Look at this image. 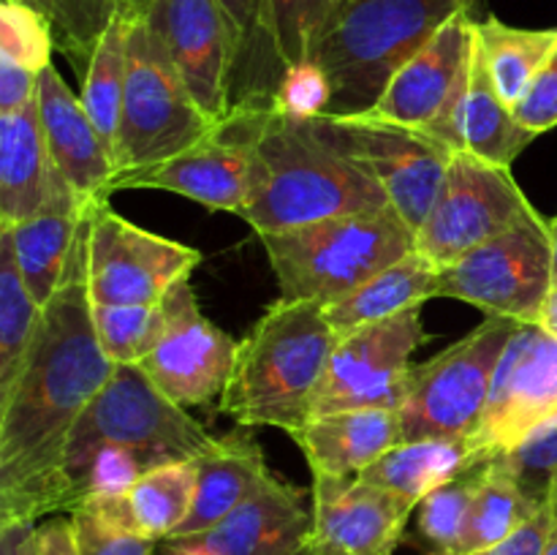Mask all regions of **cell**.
Wrapping results in <instances>:
<instances>
[{
  "label": "cell",
  "mask_w": 557,
  "mask_h": 555,
  "mask_svg": "<svg viewBox=\"0 0 557 555\" xmlns=\"http://www.w3.org/2000/svg\"><path fill=\"white\" fill-rule=\"evenodd\" d=\"M90 215L92 207L14 384L0 392V522L63 515L69 435L117 368L98 343L87 292Z\"/></svg>",
  "instance_id": "6da1fadb"
},
{
  "label": "cell",
  "mask_w": 557,
  "mask_h": 555,
  "mask_svg": "<svg viewBox=\"0 0 557 555\" xmlns=\"http://www.w3.org/2000/svg\"><path fill=\"white\" fill-rule=\"evenodd\" d=\"M228 118L248 134L259 158L253 196L239 215L256 234L392 207L381 185L321 139L310 120L288 118L277 109L232 112Z\"/></svg>",
  "instance_id": "7a4b0ae2"
},
{
  "label": "cell",
  "mask_w": 557,
  "mask_h": 555,
  "mask_svg": "<svg viewBox=\"0 0 557 555\" xmlns=\"http://www.w3.org/2000/svg\"><path fill=\"white\" fill-rule=\"evenodd\" d=\"M341 332L321 299H277L239 341L237 362L218 408L239 428L297 433L313 414Z\"/></svg>",
  "instance_id": "3957f363"
},
{
  "label": "cell",
  "mask_w": 557,
  "mask_h": 555,
  "mask_svg": "<svg viewBox=\"0 0 557 555\" xmlns=\"http://www.w3.org/2000/svg\"><path fill=\"white\" fill-rule=\"evenodd\" d=\"M457 0H341L332 5L310 60L332 85L330 114H364L392 76L460 14Z\"/></svg>",
  "instance_id": "277c9868"
},
{
  "label": "cell",
  "mask_w": 557,
  "mask_h": 555,
  "mask_svg": "<svg viewBox=\"0 0 557 555\" xmlns=\"http://www.w3.org/2000/svg\"><path fill=\"white\" fill-rule=\"evenodd\" d=\"M281 299L337 303L389 264L417 250V234L395 212H346L288 232L259 234Z\"/></svg>",
  "instance_id": "5b68a950"
},
{
  "label": "cell",
  "mask_w": 557,
  "mask_h": 555,
  "mask_svg": "<svg viewBox=\"0 0 557 555\" xmlns=\"http://www.w3.org/2000/svg\"><path fill=\"white\" fill-rule=\"evenodd\" d=\"M125 54L123 107L112 147L117 177L169 161L223 125L201 112L163 41L139 11H131Z\"/></svg>",
  "instance_id": "8992f818"
},
{
  "label": "cell",
  "mask_w": 557,
  "mask_h": 555,
  "mask_svg": "<svg viewBox=\"0 0 557 555\" xmlns=\"http://www.w3.org/2000/svg\"><path fill=\"white\" fill-rule=\"evenodd\" d=\"M520 321L484 316L476 330L422 365H411L400 408L403 441L476 439L493 375Z\"/></svg>",
  "instance_id": "52a82bcc"
},
{
  "label": "cell",
  "mask_w": 557,
  "mask_h": 555,
  "mask_svg": "<svg viewBox=\"0 0 557 555\" xmlns=\"http://www.w3.org/2000/svg\"><path fill=\"white\" fill-rule=\"evenodd\" d=\"M553 283V229L533 207L498 237L438 270L433 299H460L484 316L539 324Z\"/></svg>",
  "instance_id": "ba28073f"
},
{
  "label": "cell",
  "mask_w": 557,
  "mask_h": 555,
  "mask_svg": "<svg viewBox=\"0 0 557 555\" xmlns=\"http://www.w3.org/2000/svg\"><path fill=\"white\" fill-rule=\"evenodd\" d=\"M215 441L199 419L163 395L139 365H117L71 430L65 462L98 444H120L169 466L196 460Z\"/></svg>",
  "instance_id": "9c48e42d"
},
{
  "label": "cell",
  "mask_w": 557,
  "mask_h": 555,
  "mask_svg": "<svg viewBox=\"0 0 557 555\" xmlns=\"http://www.w3.org/2000/svg\"><path fill=\"white\" fill-rule=\"evenodd\" d=\"M310 125L381 185L397 215L417 234L438 196L455 150L422 131L370 114H321Z\"/></svg>",
  "instance_id": "30bf717a"
},
{
  "label": "cell",
  "mask_w": 557,
  "mask_h": 555,
  "mask_svg": "<svg viewBox=\"0 0 557 555\" xmlns=\"http://www.w3.org/2000/svg\"><path fill=\"white\" fill-rule=\"evenodd\" d=\"M531 210L509 166L455 150L438 196L417 232V250L444 270Z\"/></svg>",
  "instance_id": "8fae6325"
},
{
  "label": "cell",
  "mask_w": 557,
  "mask_h": 555,
  "mask_svg": "<svg viewBox=\"0 0 557 555\" xmlns=\"http://www.w3.org/2000/svg\"><path fill=\"white\" fill-rule=\"evenodd\" d=\"M201 250L161 237L96 199L87 239V292L92 305H156L190 278Z\"/></svg>",
  "instance_id": "7c38bea8"
},
{
  "label": "cell",
  "mask_w": 557,
  "mask_h": 555,
  "mask_svg": "<svg viewBox=\"0 0 557 555\" xmlns=\"http://www.w3.org/2000/svg\"><path fill=\"white\" fill-rule=\"evenodd\" d=\"M428 341L422 308L343 332L310 417L351 408H400L413 351Z\"/></svg>",
  "instance_id": "4fadbf2b"
},
{
  "label": "cell",
  "mask_w": 557,
  "mask_h": 555,
  "mask_svg": "<svg viewBox=\"0 0 557 555\" xmlns=\"http://www.w3.org/2000/svg\"><path fill=\"white\" fill-rule=\"evenodd\" d=\"M163 308L166 335L139 368L177 406H207L232 381L239 341L201 313L190 278L163 297Z\"/></svg>",
  "instance_id": "5bb4252c"
},
{
  "label": "cell",
  "mask_w": 557,
  "mask_h": 555,
  "mask_svg": "<svg viewBox=\"0 0 557 555\" xmlns=\"http://www.w3.org/2000/svg\"><path fill=\"white\" fill-rule=\"evenodd\" d=\"M555 414L557 337L542 324H520L495 368L476 441L493 455H500L515 449Z\"/></svg>",
  "instance_id": "9a60e30c"
},
{
  "label": "cell",
  "mask_w": 557,
  "mask_h": 555,
  "mask_svg": "<svg viewBox=\"0 0 557 555\" xmlns=\"http://www.w3.org/2000/svg\"><path fill=\"white\" fill-rule=\"evenodd\" d=\"M256 174L259 158L253 141L239 128L237 120L228 118L215 134L169 161L114 177L109 196L114 190H169L210 210L243 215L253 196Z\"/></svg>",
  "instance_id": "2e32d148"
},
{
  "label": "cell",
  "mask_w": 557,
  "mask_h": 555,
  "mask_svg": "<svg viewBox=\"0 0 557 555\" xmlns=\"http://www.w3.org/2000/svg\"><path fill=\"white\" fill-rule=\"evenodd\" d=\"M147 25L166 47L201 112L215 123L232 114L234 36L218 0H156Z\"/></svg>",
  "instance_id": "e0dca14e"
},
{
  "label": "cell",
  "mask_w": 557,
  "mask_h": 555,
  "mask_svg": "<svg viewBox=\"0 0 557 555\" xmlns=\"http://www.w3.org/2000/svg\"><path fill=\"white\" fill-rule=\"evenodd\" d=\"M417 504L359 477H313L315 555H392Z\"/></svg>",
  "instance_id": "ac0fdd59"
},
{
  "label": "cell",
  "mask_w": 557,
  "mask_h": 555,
  "mask_svg": "<svg viewBox=\"0 0 557 555\" xmlns=\"http://www.w3.org/2000/svg\"><path fill=\"white\" fill-rule=\"evenodd\" d=\"M308 495L286 479L270 477L248 501L210 531L166 539L201 555H315L313 506Z\"/></svg>",
  "instance_id": "d6986e66"
},
{
  "label": "cell",
  "mask_w": 557,
  "mask_h": 555,
  "mask_svg": "<svg viewBox=\"0 0 557 555\" xmlns=\"http://www.w3.org/2000/svg\"><path fill=\"white\" fill-rule=\"evenodd\" d=\"M473 49V20L468 11L451 16L386 85L370 118L428 134L455 98Z\"/></svg>",
  "instance_id": "ffe728a7"
},
{
  "label": "cell",
  "mask_w": 557,
  "mask_h": 555,
  "mask_svg": "<svg viewBox=\"0 0 557 555\" xmlns=\"http://www.w3.org/2000/svg\"><path fill=\"white\" fill-rule=\"evenodd\" d=\"M44 139L38 101L0 114V223L14 226L25 218L60 207H82Z\"/></svg>",
  "instance_id": "44dd1931"
},
{
  "label": "cell",
  "mask_w": 557,
  "mask_h": 555,
  "mask_svg": "<svg viewBox=\"0 0 557 555\" xmlns=\"http://www.w3.org/2000/svg\"><path fill=\"white\" fill-rule=\"evenodd\" d=\"M36 101L44 139L65 183L85 201L109 199V185L117 177L112 147L54 65H47L38 74Z\"/></svg>",
  "instance_id": "7402d4cb"
},
{
  "label": "cell",
  "mask_w": 557,
  "mask_h": 555,
  "mask_svg": "<svg viewBox=\"0 0 557 555\" xmlns=\"http://www.w3.org/2000/svg\"><path fill=\"white\" fill-rule=\"evenodd\" d=\"M428 136L444 141L451 150L473 152L484 161L509 169L517 156L536 139L531 131L517 123L515 109L506 107L504 98L495 90L482 52L476 47V38H473L466 76H462L446 112L428 131Z\"/></svg>",
  "instance_id": "603a6c76"
},
{
  "label": "cell",
  "mask_w": 557,
  "mask_h": 555,
  "mask_svg": "<svg viewBox=\"0 0 557 555\" xmlns=\"http://www.w3.org/2000/svg\"><path fill=\"white\" fill-rule=\"evenodd\" d=\"M313 477H359L403 441L397 408H351L310 417L292 435Z\"/></svg>",
  "instance_id": "cb8c5ba5"
},
{
  "label": "cell",
  "mask_w": 557,
  "mask_h": 555,
  "mask_svg": "<svg viewBox=\"0 0 557 555\" xmlns=\"http://www.w3.org/2000/svg\"><path fill=\"white\" fill-rule=\"evenodd\" d=\"M270 473L264 449L248 428L221 435L205 455L196 457L194 504L172 539L210 531L248 501Z\"/></svg>",
  "instance_id": "d4e9b609"
},
{
  "label": "cell",
  "mask_w": 557,
  "mask_h": 555,
  "mask_svg": "<svg viewBox=\"0 0 557 555\" xmlns=\"http://www.w3.org/2000/svg\"><path fill=\"white\" fill-rule=\"evenodd\" d=\"M194 493L196 460H183L152 468L125 493L87 501L82 506L123 531L163 542V539H172L185 522L194 504Z\"/></svg>",
  "instance_id": "484cf974"
},
{
  "label": "cell",
  "mask_w": 557,
  "mask_h": 555,
  "mask_svg": "<svg viewBox=\"0 0 557 555\" xmlns=\"http://www.w3.org/2000/svg\"><path fill=\"white\" fill-rule=\"evenodd\" d=\"M493 455L476 439H419L400 441L373 466L364 468L359 479L403 495L411 504H422L435 488L455 479L473 462Z\"/></svg>",
  "instance_id": "4316f807"
},
{
  "label": "cell",
  "mask_w": 557,
  "mask_h": 555,
  "mask_svg": "<svg viewBox=\"0 0 557 555\" xmlns=\"http://www.w3.org/2000/svg\"><path fill=\"white\" fill-rule=\"evenodd\" d=\"M234 36L232 112L275 109L283 60L267 30V0H218Z\"/></svg>",
  "instance_id": "83f0119b"
},
{
  "label": "cell",
  "mask_w": 557,
  "mask_h": 555,
  "mask_svg": "<svg viewBox=\"0 0 557 555\" xmlns=\"http://www.w3.org/2000/svg\"><path fill=\"white\" fill-rule=\"evenodd\" d=\"M435 278H438V267L419 250H411L400 261L370 278L368 283L354 288L351 294L326 305V319L343 335L357 326L422 308L428 299H433Z\"/></svg>",
  "instance_id": "f1b7e54d"
},
{
  "label": "cell",
  "mask_w": 557,
  "mask_h": 555,
  "mask_svg": "<svg viewBox=\"0 0 557 555\" xmlns=\"http://www.w3.org/2000/svg\"><path fill=\"white\" fill-rule=\"evenodd\" d=\"M96 201V199H92ZM92 201L82 207H60V210L38 212L25 221L9 226L11 245H14V259L22 272L27 292L33 294L38 305H47L54 297L63 278L65 261L79 239L85 218L90 212ZM5 226V223H0Z\"/></svg>",
  "instance_id": "f546056e"
},
{
  "label": "cell",
  "mask_w": 557,
  "mask_h": 555,
  "mask_svg": "<svg viewBox=\"0 0 557 555\" xmlns=\"http://www.w3.org/2000/svg\"><path fill=\"white\" fill-rule=\"evenodd\" d=\"M473 38L482 52L495 90L515 109L557 49V27L531 30L500 22L498 16L473 20Z\"/></svg>",
  "instance_id": "4dcf8cb0"
},
{
  "label": "cell",
  "mask_w": 557,
  "mask_h": 555,
  "mask_svg": "<svg viewBox=\"0 0 557 555\" xmlns=\"http://www.w3.org/2000/svg\"><path fill=\"white\" fill-rule=\"evenodd\" d=\"M44 308L27 292L9 226H0V392L14 384L41 324Z\"/></svg>",
  "instance_id": "1f68e13d"
},
{
  "label": "cell",
  "mask_w": 557,
  "mask_h": 555,
  "mask_svg": "<svg viewBox=\"0 0 557 555\" xmlns=\"http://www.w3.org/2000/svg\"><path fill=\"white\" fill-rule=\"evenodd\" d=\"M539 509H544V506L533 504L522 493L520 484L511 479V473L493 457L487 477H484L476 501L471 506V515H468L466 531H462L460 542L451 553H476V550L493 547V544L511 536Z\"/></svg>",
  "instance_id": "d6a6232c"
},
{
  "label": "cell",
  "mask_w": 557,
  "mask_h": 555,
  "mask_svg": "<svg viewBox=\"0 0 557 555\" xmlns=\"http://www.w3.org/2000/svg\"><path fill=\"white\" fill-rule=\"evenodd\" d=\"M128 20L131 11L117 9L112 25L107 27V33H103L101 41H98L96 52H92L90 69L82 76L79 98L109 147H114V136H117L120 123V107H123L125 65H128V54H125V44H128Z\"/></svg>",
  "instance_id": "836d02e7"
},
{
  "label": "cell",
  "mask_w": 557,
  "mask_h": 555,
  "mask_svg": "<svg viewBox=\"0 0 557 555\" xmlns=\"http://www.w3.org/2000/svg\"><path fill=\"white\" fill-rule=\"evenodd\" d=\"M495 455L482 457L479 462H473L471 468H466L462 473H457L455 479L444 482L441 488H435L419 509V536L428 544V553H451L460 542L462 531H466L468 515H471V506L476 501L479 488H482L484 477L490 471V462Z\"/></svg>",
  "instance_id": "e575fe53"
},
{
  "label": "cell",
  "mask_w": 557,
  "mask_h": 555,
  "mask_svg": "<svg viewBox=\"0 0 557 555\" xmlns=\"http://www.w3.org/2000/svg\"><path fill=\"white\" fill-rule=\"evenodd\" d=\"M103 354L114 365H141L166 335V308L156 305H92Z\"/></svg>",
  "instance_id": "d590c367"
},
{
  "label": "cell",
  "mask_w": 557,
  "mask_h": 555,
  "mask_svg": "<svg viewBox=\"0 0 557 555\" xmlns=\"http://www.w3.org/2000/svg\"><path fill=\"white\" fill-rule=\"evenodd\" d=\"M49 20L54 33V47L71 60L76 74L85 76L90 69L98 41L117 14L114 0H22Z\"/></svg>",
  "instance_id": "8d00e7d4"
},
{
  "label": "cell",
  "mask_w": 557,
  "mask_h": 555,
  "mask_svg": "<svg viewBox=\"0 0 557 555\" xmlns=\"http://www.w3.org/2000/svg\"><path fill=\"white\" fill-rule=\"evenodd\" d=\"M495 460L511 473L533 504L547 506L557 490V414L515 449L495 455Z\"/></svg>",
  "instance_id": "74e56055"
},
{
  "label": "cell",
  "mask_w": 557,
  "mask_h": 555,
  "mask_svg": "<svg viewBox=\"0 0 557 555\" xmlns=\"http://www.w3.org/2000/svg\"><path fill=\"white\" fill-rule=\"evenodd\" d=\"M332 5L335 0H267V30L283 65L310 60Z\"/></svg>",
  "instance_id": "f35d334b"
},
{
  "label": "cell",
  "mask_w": 557,
  "mask_h": 555,
  "mask_svg": "<svg viewBox=\"0 0 557 555\" xmlns=\"http://www.w3.org/2000/svg\"><path fill=\"white\" fill-rule=\"evenodd\" d=\"M54 33L47 16L22 0H0V58L41 74L52 65Z\"/></svg>",
  "instance_id": "ab89813d"
},
{
  "label": "cell",
  "mask_w": 557,
  "mask_h": 555,
  "mask_svg": "<svg viewBox=\"0 0 557 555\" xmlns=\"http://www.w3.org/2000/svg\"><path fill=\"white\" fill-rule=\"evenodd\" d=\"M277 112L297 120H313L330 114L332 109V85L319 63L302 60V63L286 65L281 87L275 96Z\"/></svg>",
  "instance_id": "60d3db41"
},
{
  "label": "cell",
  "mask_w": 557,
  "mask_h": 555,
  "mask_svg": "<svg viewBox=\"0 0 557 555\" xmlns=\"http://www.w3.org/2000/svg\"><path fill=\"white\" fill-rule=\"evenodd\" d=\"M71 520H74L82 555H152L158 547V542L152 539L123 531L87 506L71 511Z\"/></svg>",
  "instance_id": "b9f144b4"
},
{
  "label": "cell",
  "mask_w": 557,
  "mask_h": 555,
  "mask_svg": "<svg viewBox=\"0 0 557 555\" xmlns=\"http://www.w3.org/2000/svg\"><path fill=\"white\" fill-rule=\"evenodd\" d=\"M515 118L533 136L547 134L557 125V49L515 107Z\"/></svg>",
  "instance_id": "7bdbcfd3"
},
{
  "label": "cell",
  "mask_w": 557,
  "mask_h": 555,
  "mask_svg": "<svg viewBox=\"0 0 557 555\" xmlns=\"http://www.w3.org/2000/svg\"><path fill=\"white\" fill-rule=\"evenodd\" d=\"M555 520V504L549 501L544 509H539L531 520L522 522L511 536L504 542L493 544L487 550H476V553H424V555H544L547 547L549 531H553Z\"/></svg>",
  "instance_id": "ee69618b"
},
{
  "label": "cell",
  "mask_w": 557,
  "mask_h": 555,
  "mask_svg": "<svg viewBox=\"0 0 557 555\" xmlns=\"http://www.w3.org/2000/svg\"><path fill=\"white\" fill-rule=\"evenodd\" d=\"M38 96V74L14 63V60L0 58V114L22 109Z\"/></svg>",
  "instance_id": "f6af8a7d"
},
{
  "label": "cell",
  "mask_w": 557,
  "mask_h": 555,
  "mask_svg": "<svg viewBox=\"0 0 557 555\" xmlns=\"http://www.w3.org/2000/svg\"><path fill=\"white\" fill-rule=\"evenodd\" d=\"M36 555H82L71 515L47 517L36 526Z\"/></svg>",
  "instance_id": "bcb514c9"
},
{
  "label": "cell",
  "mask_w": 557,
  "mask_h": 555,
  "mask_svg": "<svg viewBox=\"0 0 557 555\" xmlns=\"http://www.w3.org/2000/svg\"><path fill=\"white\" fill-rule=\"evenodd\" d=\"M36 526L30 520L0 522V555H36Z\"/></svg>",
  "instance_id": "7dc6e473"
},
{
  "label": "cell",
  "mask_w": 557,
  "mask_h": 555,
  "mask_svg": "<svg viewBox=\"0 0 557 555\" xmlns=\"http://www.w3.org/2000/svg\"><path fill=\"white\" fill-rule=\"evenodd\" d=\"M539 324H542L547 332H553V335L557 337V278H555L553 288H549V297H547V303H544V313H542V321H539Z\"/></svg>",
  "instance_id": "c3c4849f"
},
{
  "label": "cell",
  "mask_w": 557,
  "mask_h": 555,
  "mask_svg": "<svg viewBox=\"0 0 557 555\" xmlns=\"http://www.w3.org/2000/svg\"><path fill=\"white\" fill-rule=\"evenodd\" d=\"M152 555H201V553L185 550V547H180V544H174V542H158L156 553H152Z\"/></svg>",
  "instance_id": "681fc988"
},
{
  "label": "cell",
  "mask_w": 557,
  "mask_h": 555,
  "mask_svg": "<svg viewBox=\"0 0 557 555\" xmlns=\"http://www.w3.org/2000/svg\"><path fill=\"white\" fill-rule=\"evenodd\" d=\"M114 3H117V9H128V11H139V14H145L156 0H114Z\"/></svg>",
  "instance_id": "f907efd6"
},
{
  "label": "cell",
  "mask_w": 557,
  "mask_h": 555,
  "mask_svg": "<svg viewBox=\"0 0 557 555\" xmlns=\"http://www.w3.org/2000/svg\"><path fill=\"white\" fill-rule=\"evenodd\" d=\"M553 504H555V520H553V531H549V539H547V547H544V555H557V490L553 495Z\"/></svg>",
  "instance_id": "816d5d0a"
},
{
  "label": "cell",
  "mask_w": 557,
  "mask_h": 555,
  "mask_svg": "<svg viewBox=\"0 0 557 555\" xmlns=\"http://www.w3.org/2000/svg\"><path fill=\"white\" fill-rule=\"evenodd\" d=\"M549 229H553V245H555V278H557V218L553 223H549Z\"/></svg>",
  "instance_id": "f5cc1de1"
},
{
  "label": "cell",
  "mask_w": 557,
  "mask_h": 555,
  "mask_svg": "<svg viewBox=\"0 0 557 555\" xmlns=\"http://www.w3.org/2000/svg\"><path fill=\"white\" fill-rule=\"evenodd\" d=\"M476 3H479V0H457V5H460L462 11H468V14H471V9H473V5H476Z\"/></svg>",
  "instance_id": "db71d44e"
},
{
  "label": "cell",
  "mask_w": 557,
  "mask_h": 555,
  "mask_svg": "<svg viewBox=\"0 0 557 555\" xmlns=\"http://www.w3.org/2000/svg\"><path fill=\"white\" fill-rule=\"evenodd\" d=\"M335 3H341V0H335Z\"/></svg>",
  "instance_id": "11a10c76"
}]
</instances>
